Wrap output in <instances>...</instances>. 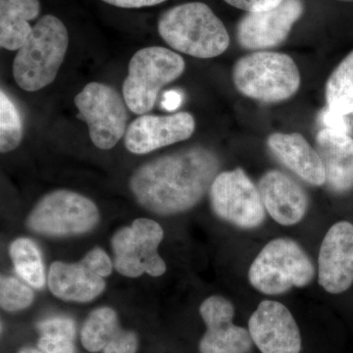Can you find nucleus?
<instances>
[{
    "instance_id": "obj_22",
    "label": "nucleus",
    "mask_w": 353,
    "mask_h": 353,
    "mask_svg": "<svg viewBox=\"0 0 353 353\" xmlns=\"http://www.w3.org/2000/svg\"><path fill=\"white\" fill-rule=\"evenodd\" d=\"M328 108L341 115L353 112V51L330 76L326 85Z\"/></svg>"
},
{
    "instance_id": "obj_5",
    "label": "nucleus",
    "mask_w": 353,
    "mask_h": 353,
    "mask_svg": "<svg viewBox=\"0 0 353 353\" xmlns=\"http://www.w3.org/2000/svg\"><path fill=\"white\" fill-rule=\"evenodd\" d=\"M185 69L183 58L162 46H148L134 53L123 83V97L137 115L154 108L160 90L176 80Z\"/></svg>"
},
{
    "instance_id": "obj_3",
    "label": "nucleus",
    "mask_w": 353,
    "mask_h": 353,
    "mask_svg": "<svg viewBox=\"0 0 353 353\" xmlns=\"http://www.w3.org/2000/svg\"><path fill=\"white\" fill-rule=\"evenodd\" d=\"M67 28L59 18L46 15L14 58L13 77L25 92H34L48 87L57 78L68 50Z\"/></svg>"
},
{
    "instance_id": "obj_15",
    "label": "nucleus",
    "mask_w": 353,
    "mask_h": 353,
    "mask_svg": "<svg viewBox=\"0 0 353 353\" xmlns=\"http://www.w3.org/2000/svg\"><path fill=\"white\" fill-rule=\"evenodd\" d=\"M201 315L208 330L199 343L201 353H246L252 347L250 331L233 323L234 308L225 297L213 296L202 303Z\"/></svg>"
},
{
    "instance_id": "obj_32",
    "label": "nucleus",
    "mask_w": 353,
    "mask_h": 353,
    "mask_svg": "<svg viewBox=\"0 0 353 353\" xmlns=\"http://www.w3.org/2000/svg\"><path fill=\"white\" fill-rule=\"evenodd\" d=\"M102 1L119 8L134 9L158 6L163 3L166 0H102Z\"/></svg>"
},
{
    "instance_id": "obj_14",
    "label": "nucleus",
    "mask_w": 353,
    "mask_h": 353,
    "mask_svg": "<svg viewBox=\"0 0 353 353\" xmlns=\"http://www.w3.org/2000/svg\"><path fill=\"white\" fill-rule=\"evenodd\" d=\"M303 13L301 0H283L270 10L248 13L238 26L239 43L246 50L274 48L287 39Z\"/></svg>"
},
{
    "instance_id": "obj_23",
    "label": "nucleus",
    "mask_w": 353,
    "mask_h": 353,
    "mask_svg": "<svg viewBox=\"0 0 353 353\" xmlns=\"http://www.w3.org/2000/svg\"><path fill=\"white\" fill-rule=\"evenodd\" d=\"M9 252L18 275L28 284L41 289L46 284V276L41 254L36 243L30 239H17L11 243Z\"/></svg>"
},
{
    "instance_id": "obj_9",
    "label": "nucleus",
    "mask_w": 353,
    "mask_h": 353,
    "mask_svg": "<svg viewBox=\"0 0 353 353\" xmlns=\"http://www.w3.org/2000/svg\"><path fill=\"white\" fill-rule=\"evenodd\" d=\"M163 236L161 226L146 218H139L131 227L118 230L112 238L116 270L129 278H138L143 273L152 277L163 275L166 264L157 252Z\"/></svg>"
},
{
    "instance_id": "obj_34",
    "label": "nucleus",
    "mask_w": 353,
    "mask_h": 353,
    "mask_svg": "<svg viewBox=\"0 0 353 353\" xmlns=\"http://www.w3.org/2000/svg\"><path fill=\"white\" fill-rule=\"evenodd\" d=\"M19 353H46L41 352V350H34V348H24V350H21Z\"/></svg>"
},
{
    "instance_id": "obj_31",
    "label": "nucleus",
    "mask_w": 353,
    "mask_h": 353,
    "mask_svg": "<svg viewBox=\"0 0 353 353\" xmlns=\"http://www.w3.org/2000/svg\"><path fill=\"white\" fill-rule=\"evenodd\" d=\"M321 121L323 124L327 127V129L334 130V131L345 132L347 134L350 127H348L347 121L345 116L334 112L331 109L327 108L321 114Z\"/></svg>"
},
{
    "instance_id": "obj_1",
    "label": "nucleus",
    "mask_w": 353,
    "mask_h": 353,
    "mask_svg": "<svg viewBox=\"0 0 353 353\" xmlns=\"http://www.w3.org/2000/svg\"><path fill=\"white\" fill-rule=\"evenodd\" d=\"M220 161L204 148L157 158L139 167L130 179V190L139 204L161 215L194 208L214 182Z\"/></svg>"
},
{
    "instance_id": "obj_27",
    "label": "nucleus",
    "mask_w": 353,
    "mask_h": 353,
    "mask_svg": "<svg viewBox=\"0 0 353 353\" xmlns=\"http://www.w3.org/2000/svg\"><path fill=\"white\" fill-rule=\"evenodd\" d=\"M85 264L102 278L108 277L112 272L113 264L110 259L101 248L90 250L82 259Z\"/></svg>"
},
{
    "instance_id": "obj_11",
    "label": "nucleus",
    "mask_w": 353,
    "mask_h": 353,
    "mask_svg": "<svg viewBox=\"0 0 353 353\" xmlns=\"http://www.w3.org/2000/svg\"><path fill=\"white\" fill-rule=\"evenodd\" d=\"M248 331L262 353L301 352V336L296 320L278 301H262L250 317Z\"/></svg>"
},
{
    "instance_id": "obj_2",
    "label": "nucleus",
    "mask_w": 353,
    "mask_h": 353,
    "mask_svg": "<svg viewBox=\"0 0 353 353\" xmlns=\"http://www.w3.org/2000/svg\"><path fill=\"white\" fill-rule=\"evenodd\" d=\"M158 32L173 50L202 59L219 57L230 44L226 27L202 2H189L167 10L158 21Z\"/></svg>"
},
{
    "instance_id": "obj_20",
    "label": "nucleus",
    "mask_w": 353,
    "mask_h": 353,
    "mask_svg": "<svg viewBox=\"0 0 353 353\" xmlns=\"http://www.w3.org/2000/svg\"><path fill=\"white\" fill-rule=\"evenodd\" d=\"M41 12L39 0H0V46L19 50L32 31L30 21Z\"/></svg>"
},
{
    "instance_id": "obj_4",
    "label": "nucleus",
    "mask_w": 353,
    "mask_h": 353,
    "mask_svg": "<svg viewBox=\"0 0 353 353\" xmlns=\"http://www.w3.org/2000/svg\"><path fill=\"white\" fill-rule=\"evenodd\" d=\"M314 275L315 267L307 253L296 241L285 238L269 241L248 271L250 284L267 296L305 287Z\"/></svg>"
},
{
    "instance_id": "obj_33",
    "label": "nucleus",
    "mask_w": 353,
    "mask_h": 353,
    "mask_svg": "<svg viewBox=\"0 0 353 353\" xmlns=\"http://www.w3.org/2000/svg\"><path fill=\"white\" fill-rule=\"evenodd\" d=\"M181 103H182V95L180 92L171 90L164 94L162 105L167 110H174V109L178 108Z\"/></svg>"
},
{
    "instance_id": "obj_6",
    "label": "nucleus",
    "mask_w": 353,
    "mask_h": 353,
    "mask_svg": "<svg viewBox=\"0 0 353 353\" xmlns=\"http://www.w3.org/2000/svg\"><path fill=\"white\" fill-rule=\"evenodd\" d=\"M233 81L239 92L250 99L278 102L296 94L301 85V75L289 55L260 51L236 62Z\"/></svg>"
},
{
    "instance_id": "obj_28",
    "label": "nucleus",
    "mask_w": 353,
    "mask_h": 353,
    "mask_svg": "<svg viewBox=\"0 0 353 353\" xmlns=\"http://www.w3.org/2000/svg\"><path fill=\"white\" fill-rule=\"evenodd\" d=\"M39 348L46 353H74L73 340L54 334H41Z\"/></svg>"
},
{
    "instance_id": "obj_17",
    "label": "nucleus",
    "mask_w": 353,
    "mask_h": 353,
    "mask_svg": "<svg viewBox=\"0 0 353 353\" xmlns=\"http://www.w3.org/2000/svg\"><path fill=\"white\" fill-rule=\"evenodd\" d=\"M268 146L279 161L313 185L326 183V172L317 150L301 134H277L269 137Z\"/></svg>"
},
{
    "instance_id": "obj_18",
    "label": "nucleus",
    "mask_w": 353,
    "mask_h": 353,
    "mask_svg": "<svg viewBox=\"0 0 353 353\" xmlns=\"http://www.w3.org/2000/svg\"><path fill=\"white\" fill-rule=\"evenodd\" d=\"M317 152L326 172V182L336 192L353 188V139L345 132L324 129L316 138Z\"/></svg>"
},
{
    "instance_id": "obj_8",
    "label": "nucleus",
    "mask_w": 353,
    "mask_h": 353,
    "mask_svg": "<svg viewBox=\"0 0 353 353\" xmlns=\"http://www.w3.org/2000/svg\"><path fill=\"white\" fill-rule=\"evenodd\" d=\"M99 219V209L90 199L71 190H59L37 203L27 225L36 233L65 236L87 233Z\"/></svg>"
},
{
    "instance_id": "obj_16",
    "label": "nucleus",
    "mask_w": 353,
    "mask_h": 353,
    "mask_svg": "<svg viewBox=\"0 0 353 353\" xmlns=\"http://www.w3.org/2000/svg\"><path fill=\"white\" fill-rule=\"evenodd\" d=\"M259 190L265 210L279 224L292 226L305 216L308 206L305 192L282 172H267L260 179Z\"/></svg>"
},
{
    "instance_id": "obj_30",
    "label": "nucleus",
    "mask_w": 353,
    "mask_h": 353,
    "mask_svg": "<svg viewBox=\"0 0 353 353\" xmlns=\"http://www.w3.org/2000/svg\"><path fill=\"white\" fill-rule=\"evenodd\" d=\"M230 6L248 13L270 10L282 3L283 0H224Z\"/></svg>"
},
{
    "instance_id": "obj_21",
    "label": "nucleus",
    "mask_w": 353,
    "mask_h": 353,
    "mask_svg": "<svg viewBox=\"0 0 353 353\" xmlns=\"http://www.w3.org/2000/svg\"><path fill=\"white\" fill-rule=\"evenodd\" d=\"M117 314L113 309L101 307L92 311L82 329V343L90 352L103 350L120 333Z\"/></svg>"
},
{
    "instance_id": "obj_24",
    "label": "nucleus",
    "mask_w": 353,
    "mask_h": 353,
    "mask_svg": "<svg viewBox=\"0 0 353 353\" xmlns=\"http://www.w3.org/2000/svg\"><path fill=\"white\" fill-rule=\"evenodd\" d=\"M23 124L19 110L4 90L0 92V152H12L20 145Z\"/></svg>"
},
{
    "instance_id": "obj_25",
    "label": "nucleus",
    "mask_w": 353,
    "mask_h": 353,
    "mask_svg": "<svg viewBox=\"0 0 353 353\" xmlns=\"http://www.w3.org/2000/svg\"><path fill=\"white\" fill-rule=\"evenodd\" d=\"M34 301V292L17 279L1 277L0 304L6 311H19L29 307Z\"/></svg>"
},
{
    "instance_id": "obj_26",
    "label": "nucleus",
    "mask_w": 353,
    "mask_h": 353,
    "mask_svg": "<svg viewBox=\"0 0 353 353\" xmlns=\"http://www.w3.org/2000/svg\"><path fill=\"white\" fill-rule=\"evenodd\" d=\"M38 330L41 334L66 336L72 340H74L76 334L74 322L67 318H50L46 321L39 323Z\"/></svg>"
},
{
    "instance_id": "obj_7",
    "label": "nucleus",
    "mask_w": 353,
    "mask_h": 353,
    "mask_svg": "<svg viewBox=\"0 0 353 353\" xmlns=\"http://www.w3.org/2000/svg\"><path fill=\"white\" fill-rule=\"evenodd\" d=\"M74 102L78 117L87 123L90 138L99 150H111L126 134L129 108L124 97L111 85L88 83Z\"/></svg>"
},
{
    "instance_id": "obj_10",
    "label": "nucleus",
    "mask_w": 353,
    "mask_h": 353,
    "mask_svg": "<svg viewBox=\"0 0 353 353\" xmlns=\"http://www.w3.org/2000/svg\"><path fill=\"white\" fill-rule=\"evenodd\" d=\"M211 206L221 219L241 229H254L265 220L259 188L241 168L222 172L209 190Z\"/></svg>"
},
{
    "instance_id": "obj_35",
    "label": "nucleus",
    "mask_w": 353,
    "mask_h": 353,
    "mask_svg": "<svg viewBox=\"0 0 353 353\" xmlns=\"http://www.w3.org/2000/svg\"><path fill=\"white\" fill-rule=\"evenodd\" d=\"M343 1H353V0H343Z\"/></svg>"
},
{
    "instance_id": "obj_12",
    "label": "nucleus",
    "mask_w": 353,
    "mask_h": 353,
    "mask_svg": "<svg viewBox=\"0 0 353 353\" xmlns=\"http://www.w3.org/2000/svg\"><path fill=\"white\" fill-rule=\"evenodd\" d=\"M196 130L194 116L179 112L167 116L141 115L125 134V146L134 154H146L190 139Z\"/></svg>"
},
{
    "instance_id": "obj_29",
    "label": "nucleus",
    "mask_w": 353,
    "mask_h": 353,
    "mask_svg": "<svg viewBox=\"0 0 353 353\" xmlns=\"http://www.w3.org/2000/svg\"><path fill=\"white\" fill-rule=\"evenodd\" d=\"M138 348V339L136 334L130 331L121 330L108 347L104 348L103 353H136Z\"/></svg>"
},
{
    "instance_id": "obj_19",
    "label": "nucleus",
    "mask_w": 353,
    "mask_h": 353,
    "mask_svg": "<svg viewBox=\"0 0 353 353\" xmlns=\"http://www.w3.org/2000/svg\"><path fill=\"white\" fill-rule=\"evenodd\" d=\"M48 287L58 299L88 303L105 289V282L83 260L75 264L54 262L48 274Z\"/></svg>"
},
{
    "instance_id": "obj_13",
    "label": "nucleus",
    "mask_w": 353,
    "mask_h": 353,
    "mask_svg": "<svg viewBox=\"0 0 353 353\" xmlns=\"http://www.w3.org/2000/svg\"><path fill=\"white\" fill-rule=\"evenodd\" d=\"M318 280L330 294H341L353 284V225L341 221L325 236L318 259Z\"/></svg>"
}]
</instances>
